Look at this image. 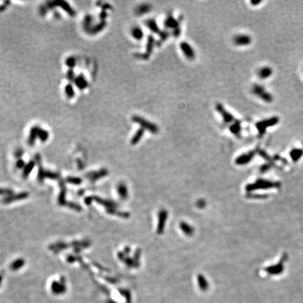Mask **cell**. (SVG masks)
<instances>
[{
	"instance_id": "1",
	"label": "cell",
	"mask_w": 303,
	"mask_h": 303,
	"mask_svg": "<svg viewBox=\"0 0 303 303\" xmlns=\"http://www.w3.org/2000/svg\"><path fill=\"white\" fill-rule=\"evenodd\" d=\"M280 187V183L278 182H274L267 180L258 179L254 183L249 184L246 187V190L252 192L257 189H266L270 188H277Z\"/></svg>"
},
{
	"instance_id": "2",
	"label": "cell",
	"mask_w": 303,
	"mask_h": 303,
	"mask_svg": "<svg viewBox=\"0 0 303 303\" xmlns=\"http://www.w3.org/2000/svg\"><path fill=\"white\" fill-rule=\"evenodd\" d=\"M279 118L278 117H273L271 118H269V119H264L260 121V122H257L255 124V127L257 130V132H258L259 136H264L265 132L267 131V129L269 127H272L274 126H276L279 124Z\"/></svg>"
},
{
	"instance_id": "3",
	"label": "cell",
	"mask_w": 303,
	"mask_h": 303,
	"mask_svg": "<svg viewBox=\"0 0 303 303\" xmlns=\"http://www.w3.org/2000/svg\"><path fill=\"white\" fill-rule=\"evenodd\" d=\"M133 122L136 123L141 126L142 129L147 130L152 133H157L159 132V127L155 124L150 122V121L144 119L143 117H140L138 115H135L132 117Z\"/></svg>"
},
{
	"instance_id": "4",
	"label": "cell",
	"mask_w": 303,
	"mask_h": 303,
	"mask_svg": "<svg viewBox=\"0 0 303 303\" xmlns=\"http://www.w3.org/2000/svg\"><path fill=\"white\" fill-rule=\"evenodd\" d=\"M253 93L263 100L265 103H270L274 100V97L271 93L267 91L264 86L260 84H254L252 88Z\"/></svg>"
},
{
	"instance_id": "5",
	"label": "cell",
	"mask_w": 303,
	"mask_h": 303,
	"mask_svg": "<svg viewBox=\"0 0 303 303\" xmlns=\"http://www.w3.org/2000/svg\"><path fill=\"white\" fill-rule=\"evenodd\" d=\"M287 254L284 253L277 263L266 267L265 269V272H267L269 274H272V275H278V274H281L284 270V262L287 260Z\"/></svg>"
},
{
	"instance_id": "6",
	"label": "cell",
	"mask_w": 303,
	"mask_h": 303,
	"mask_svg": "<svg viewBox=\"0 0 303 303\" xmlns=\"http://www.w3.org/2000/svg\"><path fill=\"white\" fill-rule=\"evenodd\" d=\"M215 108H216V110L218 112L220 115H221L224 122H225L226 124H231L230 123H232L233 124L234 122H235L237 120L230 112H229L228 111L224 108V106L222 105L221 103H217L216 105H215Z\"/></svg>"
},
{
	"instance_id": "7",
	"label": "cell",
	"mask_w": 303,
	"mask_h": 303,
	"mask_svg": "<svg viewBox=\"0 0 303 303\" xmlns=\"http://www.w3.org/2000/svg\"><path fill=\"white\" fill-rule=\"evenodd\" d=\"M233 42L234 44L239 46H248V45L251 44L252 39L250 36L248 35H237L233 38Z\"/></svg>"
},
{
	"instance_id": "8",
	"label": "cell",
	"mask_w": 303,
	"mask_h": 303,
	"mask_svg": "<svg viewBox=\"0 0 303 303\" xmlns=\"http://www.w3.org/2000/svg\"><path fill=\"white\" fill-rule=\"evenodd\" d=\"M168 217V213L165 209H162L159 212V221H158V226L157 229V232L159 234H161L164 232L165 224L166 222V219Z\"/></svg>"
},
{
	"instance_id": "9",
	"label": "cell",
	"mask_w": 303,
	"mask_h": 303,
	"mask_svg": "<svg viewBox=\"0 0 303 303\" xmlns=\"http://www.w3.org/2000/svg\"><path fill=\"white\" fill-rule=\"evenodd\" d=\"M181 51L185 57L189 60H194L195 58V53L192 47L190 46V44H188L186 42H181L180 44Z\"/></svg>"
},
{
	"instance_id": "10",
	"label": "cell",
	"mask_w": 303,
	"mask_h": 303,
	"mask_svg": "<svg viewBox=\"0 0 303 303\" xmlns=\"http://www.w3.org/2000/svg\"><path fill=\"white\" fill-rule=\"evenodd\" d=\"M255 155V151H250L248 153L243 154L236 159L235 163L237 165H245L251 162Z\"/></svg>"
},
{
	"instance_id": "11",
	"label": "cell",
	"mask_w": 303,
	"mask_h": 303,
	"mask_svg": "<svg viewBox=\"0 0 303 303\" xmlns=\"http://www.w3.org/2000/svg\"><path fill=\"white\" fill-rule=\"evenodd\" d=\"M180 23L181 20H176L171 14H169L164 20V26L166 28H170V29H176V28L180 27Z\"/></svg>"
},
{
	"instance_id": "12",
	"label": "cell",
	"mask_w": 303,
	"mask_h": 303,
	"mask_svg": "<svg viewBox=\"0 0 303 303\" xmlns=\"http://www.w3.org/2000/svg\"><path fill=\"white\" fill-rule=\"evenodd\" d=\"M272 74H273V70L268 66L260 68L257 72V75L261 79H267V78L270 77Z\"/></svg>"
},
{
	"instance_id": "13",
	"label": "cell",
	"mask_w": 303,
	"mask_h": 303,
	"mask_svg": "<svg viewBox=\"0 0 303 303\" xmlns=\"http://www.w3.org/2000/svg\"><path fill=\"white\" fill-rule=\"evenodd\" d=\"M145 24L147 27H148L152 32L156 33V34H158V35L160 33V32H161L160 28L159 27L157 23V22H156V20H155V19H153V18L148 19V20H147L145 21Z\"/></svg>"
},
{
	"instance_id": "14",
	"label": "cell",
	"mask_w": 303,
	"mask_h": 303,
	"mask_svg": "<svg viewBox=\"0 0 303 303\" xmlns=\"http://www.w3.org/2000/svg\"><path fill=\"white\" fill-rule=\"evenodd\" d=\"M241 121L237 119L235 122H234L233 124H231L230 126H229V131L236 136H239L241 131Z\"/></svg>"
},
{
	"instance_id": "15",
	"label": "cell",
	"mask_w": 303,
	"mask_h": 303,
	"mask_svg": "<svg viewBox=\"0 0 303 303\" xmlns=\"http://www.w3.org/2000/svg\"><path fill=\"white\" fill-rule=\"evenodd\" d=\"M180 227H181V230L183 231V232L186 234L188 236H192L195 232V229H194L193 227L189 225L188 223L184 222H182L181 224H180Z\"/></svg>"
},
{
	"instance_id": "16",
	"label": "cell",
	"mask_w": 303,
	"mask_h": 303,
	"mask_svg": "<svg viewBox=\"0 0 303 303\" xmlns=\"http://www.w3.org/2000/svg\"><path fill=\"white\" fill-rule=\"evenodd\" d=\"M155 45V37H154L152 35H150L148 37V41H147V44H146V53H148V55H150V54L152 53L154 46Z\"/></svg>"
},
{
	"instance_id": "17",
	"label": "cell",
	"mask_w": 303,
	"mask_h": 303,
	"mask_svg": "<svg viewBox=\"0 0 303 303\" xmlns=\"http://www.w3.org/2000/svg\"><path fill=\"white\" fill-rule=\"evenodd\" d=\"M152 7L149 4H142L139 5L136 9V13L138 15H143L147 13H149L152 10Z\"/></svg>"
},
{
	"instance_id": "18",
	"label": "cell",
	"mask_w": 303,
	"mask_h": 303,
	"mask_svg": "<svg viewBox=\"0 0 303 303\" xmlns=\"http://www.w3.org/2000/svg\"><path fill=\"white\" fill-rule=\"evenodd\" d=\"M303 155V150L302 149H293V150H291L290 152V158L292 159L293 162H297L300 159V158L302 157V156Z\"/></svg>"
},
{
	"instance_id": "19",
	"label": "cell",
	"mask_w": 303,
	"mask_h": 303,
	"mask_svg": "<svg viewBox=\"0 0 303 303\" xmlns=\"http://www.w3.org/2000/svg\"><path fill=\"white\" fill-rule=\"evenodd\" d=\"M144 133H145V130H144L143 129H142V128L139 129L138 131H136V133H135L132 139H131L132 145H136L137 143H138L140 141H141L142 138L143 137Z\"/></svg>"
},
{
	"instance_id": "20",
	"label": "cell",
	"mask_w": 303,
	"mask_h": 303,
	"mask_svg": "<svg viewBox=\"0 0 303 303\" xmlns=\"http://www.w3.org/2000/svg\"><path fill=\"white\" fill-rule=\"evenodd\" d=\"M131 35L134 39H136V40H141L144 36L143 30L138 26L133 28L131 30Z\"/></svg>"
},
{
	"instance_id": "21",
	"label": "cell",
	"mask_w": 303,
	"mask_h": 303,
	"mask_svg": "<svg viewBox=\"0 0 303 303\" xmlns=\"http://www.w3.org/2000/svg\"><path fill=\"white\" fill-rule=\"evenodd\" d=\"M197 279H198V283L200 289L202 290H207V288H208V283L204 276L202 275V274H199V275L198 276Z\"/></svg>"
},
{
	"instance_id": "22",
	"label": "cell",
	"mask_w": 303,
	"mask_h": 303,
	"mask_svg": "<svg viewBox=\"0 0 303 303\" xmlns=\"http://www.w3.org/2000/svg\"><path fill=\"white\" fill-rule=\"evenodd\" d=\"M52 290L56 294H61L65 290V288L63 284H60L58 283H53L52 285Z\"/></svg>"
},
{
	"instance_id": "23",
	"label": "cell",
	"mask_w": 303,
	"mask_h": 303,
	"mask_svg": "<svg viewBox=\"0 0 303 303\" xmlns=\"http://www.w3.org/2000/svg\"><path fill=\"white\" fill-rule=\"evenodd\" d=\"M117 190L120 195V197L123 199H125L128 197L127 188L124 184H119V186H118Z\"/></svg>"
},
{
	"instance_id": "24",
	"label": "cell",
	"mask_w": 303,
	"mask_h": 303,
	"mask_svg": "<svg viewBox=\"0 0 303 303\" xmlns=\"http://www.w3.org/2000/svg\"><path fill=\"white\" fill-rule=\"evenodd\" d=\"M159 37H160V40H161V42H164L165 40H166L168 38H169V32H167V31H166V30H163V31H161L159 34Z\"/></svg>"
},
{
	"instance_id": "25",
	"label": "cell",
	"mask_w": 303,
	"mask_h": 303,
	"mask_svg": "<svg viewBox=\"0 0 303 303\" xmlns=\"http://www.w3.org/2000/svg\"><path fill=\"white\" fill-rule=\"evenodd\" d=\"M135 57L137 58L141 59V60H148L150 58V55L148 53H135Z\"/></svg>"
},
{
	"instance_id": "26",
	"label": "cell",
	"mask_w": 303,
	"mask_h": 303,
	"mask_svg": "<svg viewBox=\"0 0 303 303\" xmlns=\"http://www.w3.org/2000/svg\"><path fill=\"white\" fill-rule=\"evenodd\" d=\"M173 35L176 37H179L181 35V27H178L176 28V29H174L173 32Z\"/></svg>"
},
{
	"instance_id": "27",
	"label": "cell",
	"mask_w": 303,
	"mask_h": 303,
	"mask_svg": "<svg viewBox=\"0 0 303 303\" xmlns=\"http://www.w3.org/2000/svg\"><path fill=\"white\" fill-rule=\"evenodd\" d=\"M197 206H198L199 208H203L205 206V202L203 200L198 201Z\"/></svg>"
},
{
	"instance_id": "28",
	"label": "cell",
	"mask_w": 303,
	"mask_h": 303,
	"mask_svg": "<svg viewBox=\"0 0 303 303\" xmlns=\"http://www.w3.org/2000/svg\"><path fill=\"white\" fill-rule=\"evenodd\" d=\"M250 3H251V4L253 6H256V5H257V4H260V3H262V1L261 0H257V1H254V0H253V1L250 2Z\"/></svg>"
},
{
	"instance_id": "29",
	"label": "cell",
	"mask_w": 303,
	"mask_h": 303,
	"mask_svg": "<svg viewBox=\"0 0 303 303\" xmlns=\"http://www.w3.org/2000/svg\"><path fill=\"white\" fill-rule=\"evenodd\" d=\"M1 281H2V278H1V276H0V283H1Z\"/></svg>"
}]
</instances>
